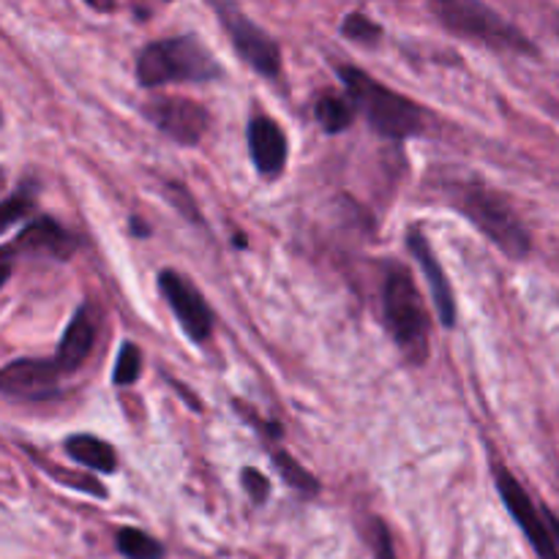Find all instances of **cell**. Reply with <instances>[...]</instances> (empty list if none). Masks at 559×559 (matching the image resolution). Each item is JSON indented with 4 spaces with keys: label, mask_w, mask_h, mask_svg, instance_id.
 <instances>
[{
    "label": "cell",
    "mask_w": 559,
    "mask_h": 559,
    "mask_svg": "<svg viewBox=\"0 0 559 559\" xmlns=\"http://www.w3.org/2000/svg\"><path fill=\"white\" fill-rule=\"evenodd\" d=\"M407 246L415 254V260L420 262V267H424L426 282H429L431 287V300H435V309L437 314H440V322L445 328H453L456 325V300H453V289L451 284H448V276L445 271H442L440 260H437L435 249H431V243L426 240V235L420 233V227H409Z\"/></svg>",
    "instance_id": "7c38bea8"
},
{
    "label": "cell",
    "mask_w": 559,
    "mask_h": 559,
    "mask_svg": "<svg viewBox=\"0 0 559 559\" xmlns=\"http://www.w3.org/2000/svg\"><path fill=\"white\" fill-rule=\"evenodd\" d=\"M222 76V66L197 36H175L147 44L136 58V80L142 87L169 82H211Z\"/></svg>",
    "instance_id": "3957f363"
},
{
    "label": "cell",
    "mask_w": 559,
    "mask_h": 559,
    "mask_svg": "<svg viewBox=\"0 0 559 559\" xmlns=\"http://www.w3.org/2000/svg\"><path fill=\"white\" fill-rule=\"evenodd\" d=\"M14 257L16 254L9 249V246H0V287L9 282L11 271H14Z\"/></svg>",
    "instance_id": "cb8c5ba5"
},
{
    "label": "cell",
    "mask_w": 559,
    "mask_h": 559,
    "mask_svg": "<svg viewBox=\"0 0 559 559\" xmlns=\"http://www.w3.org/2000/svg\"><path fill=\"white\" fill-rule=\"evenodd\" d=\"M142 374V353L134 342H126L120 347L118 360H115V371H112V382L115 385H134Z\"/></svg>",
    "instance_id": "44dd1931"
},
{
    "label": "cell",
    "mask_w": 559,
    "mask_h": 559,
    "mask_svg": "<svg viewBox=\"0 0 559 559\" xmlns=\"http://www.w3.org/2000/svg\"><path fill=\"white\" fill-rule=\"evenodd\" d=\"M145 118L156 126L162 134L180 145H197L211 126V115L200 102L183 96H158L142 107Z\"/></svg>",
    "instance_id": "ba28073f"
},
{
    "label": "cell",
    "mask_w": 559,
    "mask_h": 559,
    "mask_svg": "<svg viewBox=\"0 0 559 559\" xmlns=\"http://www.w3.org/2000/svg\"><path fill=\"white\" fill-rule=\"evenodd\" d=\"M69 459L80 462L82 467H91L96 473H115L118 469V453L109 442L98 440L93 435H71L63 442Z\"/></svg>",
    "instance_id": "9a60e30c"
},
{
    "label": "cell",
    "mask_w": 559,
    "mask_h": 559,
    "mask_svg": "<svg viewBox=\"0 0 559 559\" xmlns=\"http://www.w3.org/2000/svg\"><path fill=\"white\" fill-rule=\"evenodd\" d=\"M240 480H243V489L246 495L251 497V502H254V506H265L267 497H271V480L254 467H246L243 473H240Z\"/></svg>",
    "instance_id": "7402d4cb"
},
{
    "label": "cell",
    "mask_w": 559,
    "mask_h": 559,
    "mask_svg": "<svg viewBox=\"0 0 559 559\" xmlns=\"http://www.w3.org/2000/svg\"><path fill=\"white\" fill-rule=\"evenodd\" d=\"M33 207H36V200H33L31 186H22V189H16L14 194L5 197V200L0 202V235H3L5 229L14 227L16 222L31 216Z\"/></svg>",
    "instance_id": "d6986e66"
},
{
    "label": "cell",
    "mask_w": 559,
    "mask_h": 559,
    "mask_svg": "<svg viewBox=\"0 0 559 559\" xmlns=\"http://www.w3.org/2000/svg\"><path fill=\"white\" fill-rule=\"evenodd\" d=\"M93 344H96V328H93L91 317L85 309H80L74 314V320L66 328L63 338L58 344V353H55V366L60 369V374H74L82 364L91 355Z\"/></svg>",
    "instance_id": "5bb4252c"
},
{
    "label": "cell",
    "mask_w": 559,
    "mask_h": 559,
    "mask_svg": "<svg viewBox=\"0 0 559 559\" xmlns=\"http://www.w3.org/2000/svg\"><path fill=\"white\" fill-rule=\"evenodd\" d=\"M540 513H544L546 524H549V533H551V538H555L557 551H559V519H557L555 513H551V511H540Z\"/></svg>",
    "instance_id": "d4e9b609"
},
{
    "label": "cell",
    "mask_w": 559,
    "mask_h": 559,
    "mask_svg": "<svg viewBox=\"0 0 559 559\" xmlns=\"http://www.w3.org/2000/svg\"><path fill=\"white\" fill-rule=\"evenodd\" d=\"M131 229H134V235H142V238H145V235L151 233V229H147V227H142V224L136 222V218H134V222H131Z\"/></svg>",
    "instance_id": "484cf974"
},
{
    "label": "cell",
    "mask_w": 559,
    "mask_h": 559,
    "mask_svg": "<svg viewBox=\"0 0 559 559\" xmlns=\"http://www.w3.org/2000/svg\"><path fill=\"white\" fill-rule=\"evenodd\" d=\"M158 289H162L164 300L169 304L173 314L178 317L186 336L197 344L207 342V336H211L213 331V311L207 309L200 289H197L189 278H183L175 271L158 273Z\"/></svg>",
    "instance_id": "9c48e42d"
},
{
    "label": "cell",
    "mask_w": 559,
    "mask_h": 559,
    "mask_svg": "<svg viewBox=\"0 0 559 559\" xmlns=\"http://www.w3.org/2000/svg\"><path fill=\"white\" fill-rule=\"evenodd\" d=\"M382 304H385V322L393 342L404 353L409 364L420 366L429 360V311H426L424 295L413 282L409 271L393 265L382 287Z\"/></svg>",
    "instance_id": "277c9868"
},
{
    "label": "cell",
    "mask_w": 559,
    "mask_h": 559,
    "mask_svg": "<svg viewBox=\"0 0 559 559\" xmlns=\"http://www.w3.org/2000/svg\"><path fill=\"white\" fill-rule=\"evenodd\" d=\"M273 464L282 473V478L287 480L293 489L304 491V495H317L320 491V480L309 473L300 462H295L287 451H273Z\"/></svg>",
    "instance_id": "ac0fdd59"
},
{
    "label": "cell",
    "mask_w": 559,
    "mask_h": 559,
    "mask_svg": "<svg viewBox=\"0 0 559 559\" xmlns=\"http://www.w3.org/2000/svg\"><path fill=\"white\" fill-rule=\"evenodd\" d=\"M216 14L227 31L229 41L238 49L240 58L262 76H276L282 71V47L273 36H267L257 22H251L238 5L218 3Z\"/></svg>",
    "instance_id": "8992f818"
},
{
    "label": "cell",
    "mask_w": 559,
    "mask_h": 559,
    "mask_svg": "<svg viewBox=\"0 0 559 559\" xmlns=\"http://www.w3.org/2000/svg\"><path fill=\"white\" fill-rule=\"evenodd\" d=\"M371 549H374V559H399L396 549H393L391 530L382 519H374V524H371Z\"/></svg>",
    "instance_id": "603a6c76"
},
{
    "label": "cell",
    "mask_w": 559,
    "mask_h": 559,
    "mask_svg": "<svg viewBox=\"0 0 559 559\" xmlns=\"http://www.w3.org/2000/svg\"><path fill=\"white\" fill-rule=\"evenodd\" d=\"M9 249L14 254H49L58 257V260H69L76 251V238L71 233H66L55 218L41 216L33 218L25 229L14 238V243H9Z\"/></svg>",
    "instance_id": "4fadbf2b"
},
{
    "label": "cell",
    "mask_w": 559,
    "mask_h": 559,
    "mask_svg": "<svg viewBox=\"0 0 559 559\" xmlns=\"http://www.w3.org/2000/svg\"><path fill=\"white\" fill-rule=\"evenodd\" d=\"M249 153L260 175H265V178L282 175L289 153L287 134H284L282 126L267 115H254L249 123Z\"/></svg>",
    "instance_id": "8fae6325"
},
{
    "label": "cell",
    "mask_w": 559,
    "mask_h": 559,
    "mask_svg": "<svg viewBox=\"0 0 559 559\" xmlns=\"http://www.w3.org/2000/svg\"><path fill=\"white\" fill-rule=\"evenodd\" d=\"M435 11L442 25L459 36L478 38L495 49H511V52L522 55L538 52L519 27H513L506 16L478 0H442V3H435Z\"/></svg>",
    "instance_id": "5b68a950"
},
{
    "label": "cell",
    "mask_w": 559,
    "mask_h": 559,
    "mask_svg": "<svg viewBox=\"0 0 559 559\" xmlns=\"http://www.w3.org/2000/svg\"><path fill=\"white\" fill-rule=\"evenodd\" d=\"M60 369L52 358H22L0 369V393L3 396L44 402L60 393Z\"/></svg>",
    "instance_id": "30bf717a"
},
{
    "label": "cell",
    "mask_w": 559,
    "mask_h": 559,
    "mask_svg": "<svg viewBox=\"0 0 559 559\" xmlns=\"http://www.w3.org/2000/svg\"><path fill=\"white\" fill-rule=\"evenodd\" d=\"M314 118L317 123L322 126V129L328 131V134H338V131L349 129L355 120V107L349 98H342V96H333V93H328V96L317 98L314 104Z\"/></svg>",
    "instance_id": "2e32d148"
},
{
    "label": "cell",
    "mask_w": 559,
    "mask_h": 559,
    "mask_svg": "<svg viewBox=\"0 0 559 559\" xmlns=\"http://www.w3.org/2000/svg\"><path fill=\"white\" fill-rule=\"evenodd\" d=\"M495 484L500 491L502 502H506L508 513L513 516V522L519 524V530L524 533V538L530 540L533 551L538 559H559L557 544L549 533V524H546L544 513L535 508L533 497L527 495L522 484L516 480V475L508 467H495Z\"/></svg>",
    "instance_id": "52a82bcc"
},
{
    "label": "cell",
    "mask_w": 559,
    "mask_h": 559,
    "mask_svg": "<svg viewBox=\"0 0 559 559\" xmlns=\"http://www.w3.org/2000/svg\"><path fill=\"white\" fill-rule=\"evenodd\" d=\"M118 551L126 559H164V546L136 527L118 530Z\"/></svg>",
    "instance_id": "e0dca14e"
},
{
    "label": "cell",
    "mask_w": 559,
    "mask_h": 559,
    "mask_svg": "<svg viewBox=\"0 0 559 559\" xmlns=\"http://www.w3.org/2000/svg\"><path fill=\"white\" fill-rule=\"evenodd\" d=\"M453 202L506 257L524 260L533 251V238H530L527 227L500 191L489 189L478 180H469V183L453 186Z\"/></svg>",
    "instance_id": "7a4b0ae2"
},
{
    "label": "cell",
    "mask_w": 559,
    "mask_h": 559,
    "mask_svg": "<svg viewBox=\"0 0 559 559\" xmlns=\"http://www.w3.org/2000/svg\"><path fill=\"white\" fill-rule=\"evenodd\" d=\"M342 33L355 44H364V47H374L382 38V27L377 25L371 16H366L364 11H353L342 20Z\"/></svg>",
    "instance_id": "ffe728a7"
},
{
    "label": "cell",
    "mask_w": 559,
    "mask_h": 559,
    "mask_svg": "<svg viewBox=\"0 0 559 559\" xmlns=\"http://www.w3.org/2000/svg\"><path fill=\"white\" fill-rule=\"evenodd\" d=\"M338 76H342L344 87H347L353 107L366 115L369 126L380 136L407 140V136H415L424 129L420 107L409 102V98H404L402 93L391 91L380 80L355 69V66H338Z\"/></svg>",
    "instance_id": "6da1fadb"
},
{
    "label": "cell",
    "mask_w": 559,
    "mask_h": 559,
    "mask_svg": "<svg viewBox=\"0 0 559 559\" xmlns=\"http://www.w3.org/2000/svg\"><path fill=\"white\" fill-rule=\"evenodd\" d=\"M0 126H3V115H0Z\"/></svg>",
    "instance_id": "4316f807"
}]
</instances>
